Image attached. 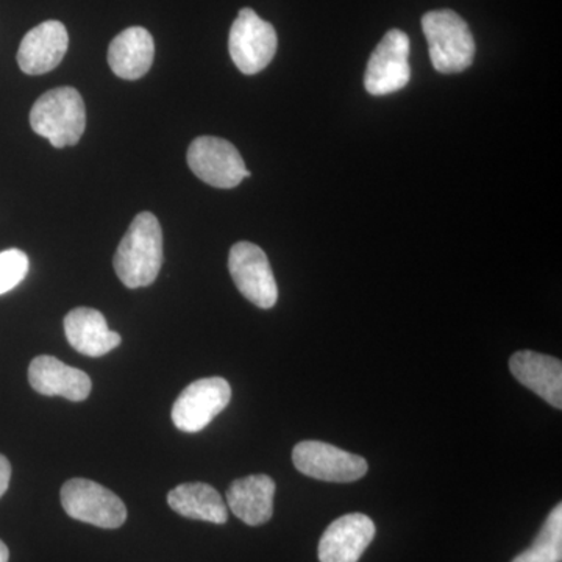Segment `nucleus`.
Returning a JSON list of instances; mask_svg holds the SVG:
<instances>
[{
	"mask_svg": "<svg viewBox=\"0 0 562 562\" xmlns=\"http://www.w3.org/2000/svg\"><path fill=\"white\" fill-rule=\"evenodd\" d=\"M113 266L131 290L149 286L157 280L162 266V232L157 216L144 211L133 220L117 247Z\"/></svg>",
	"mask_w": 562,
	"mask_h": 562,
	"instance_id": "f257e3e1",
	"label": "nucleus"
},
{
	"mask_svg": "<svg viewBox=\"0 0 562 562\" xmlns=\"http://www.w3.org/2000/svg\"><path fill=\"white\" fill-rule=\"evenodd\" d=\"M31 125L36 135L57 149L76 146L87 128V109L80 92L70 87L44 92L32 106Z\"/></svg>",
	"mask_w": 562,
	"mask_h": 562,
	"instance_id": "f03ea898",
	"label": "nucleus"
},
{
	"mask_svg": "<svg viewBox=\"0 0 562 562\" xmlns=\"http://www.w3.org/2000/svg\"><path fill=\"white\" fill-rule=\"evenodd\" d=\"M422 31L428 41L432 66L441 74H457L471 68L475 57L468 22L452 10H436L422 18Z\"/></svg>",
	"mask_w": 562,
	"mask_h": 562,
	"instance_id": "7ed1b4c3",
	"label": "nucleus"
},
{
	"mask_svg": "<svg viewBox=\"0 0 562 562\" xmlns=\"http://www.w3.org/2000/svg\"><path fill=\"white\" fill-rule=\"evenodd\" d=\"M61 505L72 519L105 530L120 528L127 520L124 502L91 480L72 479L63 484Z\"/></svg>",
	"mask_w": 562,
	"mask_h": 562,
	"instance_id": "20e7f679",
	"label": "nucleus"
},
{
	"mask_svg": "<svg viewBox=\"0 0 562 562\" xmlns=\"http://www.w3.org/2000/svg\"><path fill=\"white\" fill-rule=\"evenodd\" d=\"M277 46L279 40L272 24L261 20L251 9L239 11L228 38V50L236 68L246 76L261 72L271 65Z\"/></svg>",
	"mask_w": 562,
	"mask_h": 562,
	"instance_id": "39448f33",
	"label": "nucleus"
},
{
	"mask_svg": "<svg viewBox=\"0 0 562 562\" xmlns=\"http://www.w3.org/2000/svg\"><path fill=\"white\" fill-rule=\"evenodd\" d=\"M187 158L199 179L221 190H232L251 176L238 149L216 136H199L192 140Z\"/></svg>",
	"mask_w": 562,
	"mask_h": 562,
	"instance_id": "423d86ee",
	"label": "nucleus"
},
{
	"mask_svg": "<svg viewBox=\"0 0 562 562\" xmlns=\"http://www.w3.org/2000/svg\"><path fill=\"white\" fill-rule=\"evenodd\" d=\"M231 401L232 387L227 380L221 376L198 380L184 387L173 403V425L184 432L202 431L227 408Z\"/></svg>",
	"mask_w": 562,
	"mask_h": 562,
	"instance_id": "0eeeda50",
	"label": "nucleus"
},
{
	"mask_svg": "<svg viewBox=\"0 0 562 562\" xmlns=\"http://www.w3.org/2000/svg\"><path fill=\"white\" fill-rule=\"evenodd\" d=\"M228 271L236 288L258 308L271 310L279 301V286L268 257L251 243H238L228 255Z\"/></svg>",
	"mask_w": 562,
	"mask_h": 562,
	"instance_id": "6e6552de",
	"label": "nucleus"
},
{
	"mask_svg": "<svg viewBox=\"0 0 562 562\" xmlns=\"http://www.w3.org/2000/svg\"><path fill=\"white\" fill-rule=\"evenodd\" d=\"M292 461L303 475L322 482L351 483L368 472V461L331 443L303 441L292 450Z\"/></svg>",
	"mask_w": 562,
	"mask_h": 562,
	"instance_id": "1a4fd4ad",
	"label": "nucleus"
},
{
	"mask_svg": "<svg viewBox=\"0 0 562 562\" xmlns=\"http://www.w3.org/2000/svg\"><path fill=\"white\" fill-rule=\"evenodd\" d=\"M408 57V35L398 29L387 32L372 52L366 69L364 87L369 94L386 95L403 90L412 77Z\"/></svg>",
	"mask_w": 562,
	"mask_h": 562,
	"instance_id": "9d476101",
	"label": "nucleus"
},
{
	"mask_svg": "<svg viewBox=\"0 0 562 562\" xmlns=\"http://www.w3.org/2000/svg\"><path fill=\"white\" fill-rule=\"evenodd\" d=\"M375 524L366 514L339 517L322 535L317 557L321 562H358L375 538Z\"/></svg>",
	"mask_w": 562,
	"mask_h": 562,
	"instance_id": "9b49d317",
	"label": "nucleus"
},
{
	"mask_svg": "<svg viewBox=\"0 0 562 562\" xmlns=\"http://www.w3.org/2000/svg\"><path fill=\"white\" fill-rule=\"evenodd\" d=\"M68 46V31L60 21L43 22L22 38L18 65L29 76L50 72L60 65Z\"/></svg>",
	"mask_w": 562,
	"mask_h": 562,
	"instance_id": "f8f14e48",
	"label": "nucleus"
},
{
	"mask_svg": "<svg viewBox=\"0 0 562 562\" xmlns=\"http://www.w3.org/2000/svg\"><path fill=\"white\" fill-rule=\"evenodd\" d=\"M29 382L41 395H60L70 402L87 401L92 390L91 379L87 373L70 368L49 355H41L31 362Z\"/></svg>",
	"mask_w": 562,
	"mask_h": 562,
	"instance_id": "ddd939ff",
	"label": "nucleus"
},
{
	"mask_svg": "<svg viewBox=\"0 0 562 562\" xmlns=\"http://www.w3.org/2000/svg\"><path fill=\"white\" fill-rule=\"evenodd\" d=\"M514 379L528 390L536 392L542 401L562 408V364L549 355L531 350L517 351L509 360Z\"/></svg>",
	"mask_w": 562,
	"mask_h": 562,
	"instance_id": "4468645a",
	"label": "nucleus"
},
{
	"mask_svg": "<svg viewBox=\"0 0 562 562\" xmlns=\"http://www.w3.org/2000/svg\"><path fill=\"white\" fill-rule=\"evenodd\" d=\"M66 339L74 350L87 357L99 358L120 347V333L111 331L105 317L98 310L76 308L65 317Z\"/></svg>",
	"mask_w": 562,
	"mask_h": 562,
	"instance_id": "2eb2a0df",
	"label": "nucleus"
},
{
	"mask_svg": "<svg viewBox=\"0 0 562 562\" xmlns=\"http://www.w3.org/2000/svg\"><path fill=\"white\" fill-rule=\"evenodd\" d=\"M276 482L268 475H249L235 480L227 491L228 508L250 527L272 519Z\"/></svg>",
	"mask_w": 562,
	"mask_h": 562,
	"instance_id": "dca6fc26",
	"label": "nucleus"
},
{
	"mask_svg": "<svg viewBox=\"0 0 562 562\" xmlns=\"http://www.w3.org/2000/svg\"><path fill=\"white\" fill-rule=\"evenodd\" d=\"M154 57V38L144 27L127 29L111 41L109 65L121 79L138 80L146 76Z\"/></svg>",
	"mask_w": 562,
	"mask_h": 562,
	"instance_id": "f3484780",
	"label": "nucleus"
},
{
	"mask_svg": "<svg viewBox=\"0 0 562 562\" xmlns=\"http://www.w3.org/2000/svg\"><path fill=\"white\" fill-rule=\"evenodd\" d=\"M169 506L192 520L222 525L228 520V509L220 492L205 483H184L168 495Z\"/></svg>",
	"mask_w": 562,
	"mask_h": 562,
	"instance_id": "a211bd4d",
	"label": "nucleus"
},
{
	"mask_svg": "<svg viewBox=\"0 0 562 562\" xmlns=\"http://www.w3.org/2000/svg\"><path fill=\"white\" fill-rule=\"evenodd\" d=\"M29 268L31 262L24 251L20 249L0 251V295L14 290L27 277Z\"/></svg>",
	"mask_w": 562,
	"mask_h": 562,
	"instance_id": "6ab92c4d",
	"label": "nucleus"
},
{
	"mask_svg": "<svg viewBox=\"0 0 562 562\" xmlns=\"http://www.w3.org/2000/svg\"><path fill=\"white\" fill-rule=\"evenodd\" d=\"M561 558L553 557V554L543 552L539 547L531 546L530 549L525 550L519 557L514 558L513 562H561Z\"/></svg>",
	"mask_w": 562,
	"mask_h": 562,
	"instance_id": "aec40b11",
	"label": "nucleus"
},
{
	"mask_svg": "<svg viewBox=\"0 0 562 562\" xmlns=\"http://www.w3.org/2000/svg\"><path fill=\"white\" fill-rule=\"evenodd\" d=\"M11 464L3 454H0V498L3 497L10 486Z\"/></svg>",
	"mask_w": 562,
	"mask_h": 562,
	"instance_id": "412c9836",
	"label": "nucleus"
},
{
	"mask_svg": "<svg viewBox=\"0 0 562 562\" xmlns=\"http://www.w3.org/2000/svg\"><path fill=\"white\" fill-rule=\"evenodd\" d=\"M9 560H10L9 549H7L5 543L0 541V562H9Z\"/></svg>",
	"mask_w": 562,
	"mask_h": 562,
	"instance_id": "4be33fe9",
	"label": "nucleus"
}]
</instances>
